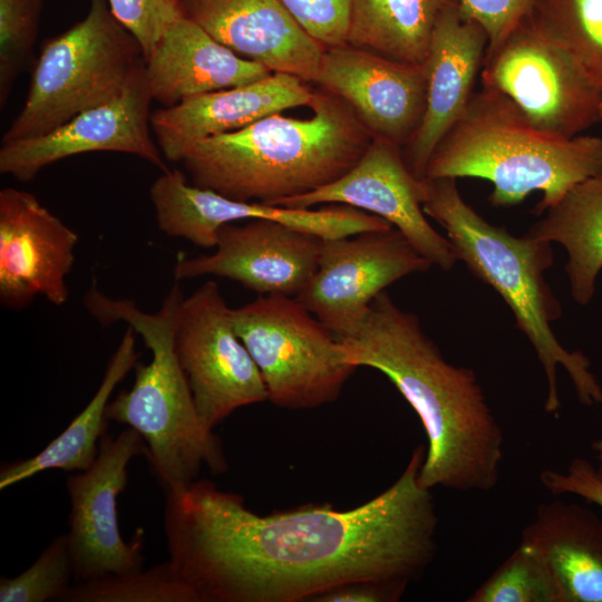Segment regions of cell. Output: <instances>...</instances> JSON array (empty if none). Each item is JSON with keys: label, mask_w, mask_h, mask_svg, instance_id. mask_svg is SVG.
<instances>
[{"label": "cell", "mask_w": 602, "mask_h": 602, "mask_svg": "<svg viewBox=\"0 0 602 602\" xmlns=\"http://www.w3.org/2000/svg\"><path fill=\"white\" fill-rule=\"evenodd\" d=\"M425 447L365 504L260 515L239 494L195 479L165 493L169 561L197 602H303L355 581L408 585L436 554L438 517L419 483Z\"/></svg>", "instance_id": "cell-1"}, {"label": "cell", "mask_w": 602, "mask_h": 602, "mask_svg": "<svg viewBox=\"0 0 602 602\" xmlns=\"http://www.w3.org/2000/svg\"><path fill=\"white\" fill-rule=\"evenodd\" d=\"M336 338L349 363L382 372L418 415L428 440L423 487L489 492L498 484L504 434L477 377L446 361L414 313L385 290L355 332Z\"/></svg>", "instance_id": "cell-2"}, {"label": "cell", "mask_w": 602, "mask_h": 602, "mask_svg": "<svg viewBox=\"0 0 602 602\" xmlns=\"http://www.w3.org/2000/svg\"><path fill=\"white\" fill-rule=\"evenodd\" d=\"M312 115L281 113L193 145L178 163L194 185L237 201H274L322 187L346 174L373 137L340 97L314 89Z\"/></svg>", "instance_id": "cell-3"}, {"label": "cell", "mask_w": 602, "mask_h": 602, "mask_svg": "<svg viewBox=\"0 0 602 602\" xmlns=\"http://www.w3.org/2000/svg\"><path fill=\"white\" fill-rule=\"evenodd\" d=\"M184 298L175 281L156 312H145L129 299L114 298L94 282L84 305L100 324L124 322L152 352L137 362L130 389L122 390L106 407V418L138 431L146 458L164 492L197 479L203 467L212 474L227 470L220 438L202 421L174 344L176 310Z\"/></svg>", "instance_id": "cell-4"}, {"label": "cell", "mask_w": 602, "mask_h": 602, "mask_svg": "<svg viewBox=\"0 0 602 602\" xmlns=\"http://www.w3.org/2000/svg\"><path fill=\"white\" fill-rule=\"evenodd\" d=\"M453 177L421 179V205L440 224L457 261L491 285L511 308L516 327L527 337L547 380L544 410L557 415L561 400L557 367L570 376L579 402H602V387L582 351H569L556 339L551 323L562 315V305L545 280L553 265L551 242L527 233L513 236L485 221L460 196Z\"/></svg>", "instance_id": "cell-5"}, {"label": "cell", "mask_w": 602, "mask_h": 602, "mask_svg": "<svg viewBox=\"0 0 602 602\" xmlns=\"http://www.w3.org/2000/svg\"><path fill=\"white\" fill-rule=\"evenodd\" d=\"M602 174V137L564 138L533 126L503 96L483 88L434 151L426 177H476L493 184L489 202L506 207L542 193L536 215L579 183Z\"/></svg>", "instance_id": "cell-6"}, {"label": "cell", "mask_w": 602, "mask_h": 602, "mask_svg": "<svg viewBox=\"0 0 602 602\" xmlns=\"http://www.w3.org/2000/svg\"><path fill=\"white\" fill-rule=\"evenodd\" d=\"M144 68L139 42L108 0H90L85 18L43 43L25 104L2 143L45 135L117 99Z\"/></svg>", "instance_id": "cell-7"}, {"label": "cell", "mask_w": 602, "mask_h": 602, "mask_svg": "<svg viewBox=\"0 0 602 602\" xmlns=\"http://www.w3.org/2000/svg\"><path fill=\"white\" fill-rule=\"evenodd\" d=\"M231 318L276 406L311 409L333 402L357 369L333 332L295 298L259 295L231 308Z\"/></svg>", "instance_id": "cell-8"}, {"label": "cell", "mask_w": 602, "mask_h": 602, "mask_svg": "<svg viewBox=\"0 0 602 602\" xmlns=\"http://www.w3.org/2000/svg\"><path fill=\"white\" fill-rule=\"evenodd\" d=\"M480 76L543 132L572 138L602 122V88L528 16L485 56Z\"/></svg>", "instance_id": "cell-9"}, {"label": "cell", "mask_w": 602, "mask_h": 602, "mask_svg": "<svg viewBox=\"0 0 602 602\" xmlns=\"http://www.w3.org/2000/svg\"><path fill=\"white\" fill-rule=\"evenodd\" d=\"M175 351L203 424L212 429L239 408L269 400L262 375L237 336L215 281L179 302Z\"/></svg>", "instance_id": "cell-10"}, {"label": "cell", "mask_w": 602, "mask_h": 602, "mask_svg": "<svg viewBox=\"0 0 602 602\" xmlns=\"http://www.w3.org/2000/svg\"><path fill=\"white\" fill-rule=\"evenodd\" d=\"M145 454L143 437L127 427L115 437L105 434L90 466L68 475L70 514L66 535L74 582L143 569V531L138 528L132 541H124L118 524L117 497L127 485L129 462Z\"/></svg>", "instance_id": "cell-11"}, {"label": "cell", "mask_w": 602, "mask_h": 602, "mask_svg": "<svg viewBox=\"0 0 602 602\" xmlns=\"http://www.w3.org/2000/svg\"><path fill=\"white\" fill-rule=\"evenodd\" d=\"M433 264L395 226L326 239L318 269L295 298L336 337L355 332L387 287Z\"/></svg>", "instance_id": "cell-12"}, {"label": "cell", "mask_w": 602, "mask_h": 602, "mask_svg": "<svg viewBox=\"0 0 602 602\" xmlns=\"http://www.w3.org/2000/svg\"><path fill=\"white\" fill-rule=\"evenodd\" d=\"M149 198L161 232L204 249L215 247L222 226L254 219L282 222L323 240L392 226L378 215L343 204L311 210L233 200L190 184L178 169L163 172L151 185Z\"/></svg>", "instance_id": "cell-13"}, {"label": "cell", "mask_w": 602, "mask_h": 602, "mask_svg": "<svg viewBox=\"0 0 602 602\" xmlns=\"http://www.w3.org/2000/svg\"><path fill=\"white\" fill-rule=\"evenodd\" d=\"M323 239L268 219L226 224L210 254L181 258L175 281L205 275L239 282L259 295L297 298L314 275Z\"/></svg>", "instance_id": "cell-14"}, {"label": "cell", "mask_w": 602, "mask_h": 602, "mask_svg": "<svg viewBox=\"0 0 602 602\" xmlns=\"http://www.w3.org/2000/svg\"><path fill=\"white\" fill-rule=\"evenodd\" d=\"M79 236L32 194L0 191V303L12 311L37 297L54 305L69 300L67 276Z\"/></svg>", "instance_id": "cell-15"}, {"label": "cell", "mask_w": 602, "mask_h": 602, "mask_svg": "<svg viewBox=\"0 0 602 602\" xmlns=\"http://www.w3.org/2000/svg\"><path fill=\"white\" fill-rule=\"evenodd\" d=\"M321 203L349 205L382 217L443 271H449L457 262L447 237L426 219L421 179L408 168L401 148L390 142L373 138L356 165L336 181L270 204L311 208Z\"/></svg>", "instance_id": "cell-16"}, {"label": "cell", "mask_w": 602, "mask_h": 602, "mask_svg": "<svg viewBox=\"0 0 602 602\" xmlns=\"http://www.w3.org/2000/svg\"><path fill=\"white\" fill-rule=\"evenodd\" d=\"M152 100L144 68L117 99L86 110L45 135L2 143L0 173L29 182L56 162L91 152L132 154L165 172L169 168L151 133Z\"/></svg>", "instance_id": "cell-17"}, {"label": "cell", "mask_w": 602, "mask_h": 602, "mask_svg": "<svg viewBox=\"0 0 602 602\" xmlns=\"http://www.w3.org/2000/svg\"><path fill=\"white\" fill-rule=\"evenodd\" d=\"M314 84L343 99L373 138L402 148L426 106L424 66L343 45L324 49Z\"/></svg>", "instance_id": "cell-18"}, {"label": "cell", "mask_w": 602, "mask_h": 602, "mask_svg": "<svg viewBox=\"0 0 602 602\" xmlns=\"http://www.w3.org/2000/svg\"><path fill=\"white\" fill-rule=\"evenodd\" d=\"M487 42L483 27L463 11L458 0H450L444 7L434 27L425 64V111L415 134L401 148L408 168L418 179L426 177L434 151L464 116L483 67Z\"/></svg>", "instance_id": "cell-19"}, {"label": "cell", "mask_w": 602, "mask_h": 602, "mask_svg": "<svg viewBox=\"0 0 602 602\" xmlns=\"http://www.w3.org/2000/svg\"><path fill=\"white\" fill-rule=\"evenodd\" d=\"M182 13L236 55L314 82L324 47L280 0H178Z\"/></svg>", "instance_id": "cell-20"}, {"label": "cell", "mask_w": 602, "mask_h": 602, "mask_svg": "<svg viewBox=\"0 0 602 602\" xmlns=\"http://www.w3.org/2000/svg\"><path fill=\"white\" fill-rule=\"evenodd\" d=\"M314 89L302 79L272 72L258 81L215 90L151 114L156 143L168 162L178 163L196 143L241 129L265 116L309 106Z\"/></svg>", "instance_id": "cell-21"}, {"label": "cell", "mask_w": 602, "mask_h": 602, "mask_svg": "<svg viewBox=\"0 0 602 602\" xmlns=\"http://www.w3.org/2000/svg\"><path fill=\"white\" fill-rule=\"evenodd\" d=\"M271 74L259 62L233 52L184 16L167 28L145 58L152 98L164 107L247 85Z\"/></svg>", "instance_id": "cell-22"}, {"label": "cell", "mask_w": 602, "mask_h": 602, "mask_svg": "<svg viewBox=\"0 0 602 602\" xmlns=\"http://www.w3.org/2000/svg\"><path fill=\"white\" fill-rule=\"evenodd\" d=\"M521 543L543 561L559 602H602V517L562 499L542 503Z\"/></svg>", "instance_id": "cell-23"}, {"label": "cell", "mask_w": 602, "mask_h": 602, "mask_svg": "<svg viewBox=\"0 0 602 602\" xmlns=\"http://www.w3.org/2000/svg\"><path fill=\"white\" fill-rule=\"evenodd\" d=\"M135 334V331L127 327L95 395L61 434L38 454L2 465L0 489L48 469L74 473L90 466L97 457L99 440L106 434L108 419L105 414L109 398L117 385L138 362Z\"/></svg>", "instance_id": "cell-24"}, {"label": "cell", "mask_w": 602, "mask_h": 602, "mask_svg": "<svg viewBox=\"0 0 602 602\" xmlns=\"http://www.w3.org/2000/svg\"><path fill=\"white\" fill-rule=\"evenodd\" d=\"M544 213L527 234L564 246L571 295L586 305L602 270V174L575 185Z\"/></svg>", "instance_id": "cell-25"}, {"label": "cell", "mask_w": 602, "mask_h": 602, "mask_svg": "<svg viewBox=\"0 0 602 602\" xmlns=\"http://www.w3.org/2000/svg\"><path fill=\"white\" fill-rule=\"evenodd\" d=\"M450 0H351L348 45L424 66L436 21Z\"/></svg>", "instance_id": "cell-26"}, {"label": "cell", "mask_w": 602, "mask_h": 602, "mask_svg": "<svg viewBox=\"0 0 602 602\" xmlns=\"http://www.w3.org/2000/svg\"><path fill=\"white\" fill-rule=\"evenodd\" d=\"M527 16L602 88V0H536Z\"/></svg>", "instance_id": "cell-27"}, {"label": "cell", "mask_w": 602, "mask_h": 602, "mask_svg": "<svg viewBox=\"0 0 602 602\" xmlns=\"http://www.w3.org/2000/svg\"><path fill=\"white\" fill-rule=\"evenodd\" d=\"M61 602H197L169 560L148 570L74 582Z\"/></svg>", "instance_id": "cell-28"}, {"label": "cell", "mask_w": 602, "mask_h": 602, "mask_svg": "<svg viewBox=\"0 0 602 602\" xmlns=\"http://www.w3.org/2000/svg\"><path fill=\"white\" fill-rule=\"evenodd\" d=\"M466 601L559 602L554 582L545 564L523 543H520Z\"/></svg>", "instance_id": "cell-29"}, {"label": "cell", "mask_w": 602, "mask_h": 602, "mask_svg": "<svg viewBox=\"0 0 602 602\" xmlns=\"http://www.w3.org/2000/svg\"><path fill=\"white\" fill-rule=\"evenodd\" d=\"M66 534L51 540L36 561L14 577L1 576L0 602L61 601L74 583Z\"/></svg>", "instance_id": "cell-30"}, {"label": "cell", "mask_w": 602, "mask_h": 602, "mask_svg": "<svg viewBox=\"0 0 602 602\" xmlns=\"http://www.w3.org/2000/svg\"><path fill=\"white\" fill-rule=\"evenodd\" d=\"M42 0H0V107L30 60Z\"/></svg>", "instance_id": "cell-31"}, {"label": "cell", "mask_w": 602, "mask_h": 602, "mask_svg": "<svg viewBox=\"0 0 602 602\" xmlns=\"http://www.w3.org/2000/svg\"><path fill=\"white\" fill-rule=\"evenodd\" d=\"M108 4L117 20L137 39L144 58L167 28L183 17L178 0H108Z\"/></svg>", "instance_id": "cell-32"}, {"label": "cell", "mask_w": 602, "mask_h": 602, "mask_svg": "<svg viewBox=\"0 0 602 602\" xmlns=\"http://www.w3.org/2000/svg\"><path fill=\"white\" fill-rule=\"evenodd\" d=\"M301 28L324 49L348 43L351 0H280Z\"/></svg>", "instance_id": "cell-33"}, {"label": "cell", "mask_w": 602, "mask_h": 602, "mask_svg": "<svg viewBox=\"0 0 602 602\" xmlns=\"http://www.w3.org/2000/svg\"><path fill=\"white\" fill-rule=\"evenodd\" d=\"M536 0H458L463 11L485 30V56L493 54L531 12Z\"/></svg>", "instance_id": "cell-34"}, {"label": "cell", "mask_w": 602, "mask_h": 602, "mask_svg": "<svg viewBox=\"0 0 602 602\" xmlns=\"http://www.w3.org/2000/svg\"><path fill=\"white\" fill-rule=\"evenodd\" d=\"M540 480L553 495H574L602 508V468L584 458H573L563 472L544 469Z\"/></svg>", "instance_id": "cell-35"}, {"label": "cell", "mask_w": 602, "mask_h": 602, "mask_svg": "<svg viewBox=\"0 0 602 602\" xmlns=\"http://www.w3.org/2000/svg\"><path fill=\"white\" fill-rule=\"evenodd\" d=\"M406 590L407 586L395 583L355 581L330 589L312 602H396Z\"/></svg>", "instance_id": "cell-36"}, {"label": "cell", "mask_w": 602, "mask_h": 602, "mask_svg": "<svg viewBox=\"0 0 602 602\" xmlns=\"http://www.w3.org/2000/svg\"><path fill=\"white\" fill-rule=\"evenodd\" d=\"M591 449L594 454L595 459L599 462L600 467L602 468V436L595 438L592 441Z\"/></svg>", "instance_id": "cell-37"}]
</instances>
